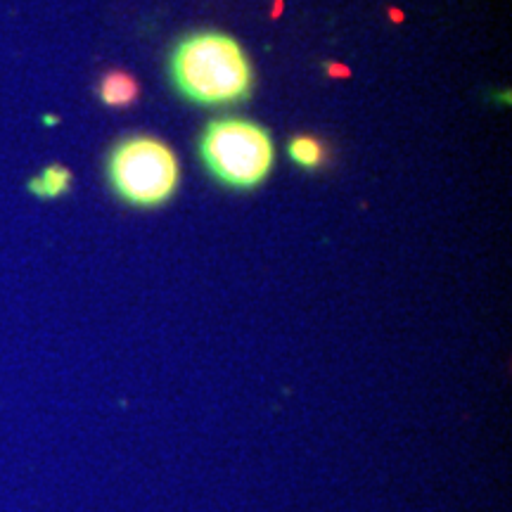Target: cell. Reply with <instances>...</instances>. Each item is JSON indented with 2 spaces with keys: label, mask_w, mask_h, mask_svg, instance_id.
Returning <instances> with one entry per match:
<instances>
[{
  "label": "cell",
  "mask_w": 512,
  "mask_h": 512,
  "mask_svg": "<svg viewBox=\"0 0 512 512\" xmlns=\"http://www.w3.org/2000/svg\"><path fill=\"white\" fill-rule=\"evenodd\" d=\"M204 166L233 190H254L271 176L275 147L271 133L249 119L211 121L200 138Z\"/></svg>",
  "instance_id": "cell-2"
},
{
  "label": "cell",
  "mask_w": 512,
  "mask_h": 512,
  "mask_svg": "<svg viewBox=\"0 0 512 512\" xmlns=\"http://www.w3.org/2000/svg\"><path fill=\"white\" fill-rule=\"evenodd\" d=\"M287 150H290V159L299 166V169L313 171V169H320L325 162V147L318 138L313 136L292 138Z\"/></svg>",
  "instance_id": "cell-5"
},
{
  "label": "cell",
  "mask_w": 512,
  "mask_h": 512,
  "mask_svg": "<svg viewBox=\"0 0 512 512\" xmlns=\"http://www.w3.org/2000/svg\"><path fill=\"white\" fill-rule=\"evenodd\" d=\"M69 183H72L69 171L60 164H53L48 166V169H43L41 174L31 181L29 188L34 190L38 197H60L69 190Z\"/></svg>",
  "instance_id": "cell-6"
},
{
  "label": "cell",
  "mask_w": 512,
  "mask_h": 512,
  "mask_svg": "<svg viewBox=\"0 0 512 512\" xmlns=\"http://www.w3.org/2000/svg\"><path fill=\"white\" fill-rule=\"evenodd\" d=\"M107 176L126 204L155 209L176 195L181 166L176 152L164 140L131 136L114 145L107 159Z\"/></svg>",
  "instance_id": "cell-3"
},
{
  "label": "cell",
  "mask_w": 512,
  "mask_h": 512,
  "mask_svg": "<svg viewBox=\"0 0 512 512\" xmlns=\"http://www.w3.org/2000/svg\"><path fill=\"white\" fill-rule=\"evenodd\" d=\"M171 83L200 107L245 102L254 91V64L235 36L219 29L192 31L169 55Z\"/></svg>",
  "instance_id": "cell-1"
},
{
  "label": "cell",
  "mask_w": 512,
  "mask_h": 512,
  "mask_svg": "<svg viewBox=\"0 0 512 512\" xmlns=\"http://www.w3.org/2000/svg\"><path fill=\"white\" fill-rule=\"evenodd\" d=\"M98 95L102 105L112 107V110H126L138 100V83L124 69H112V72L102 74Z\"/></svg>",
  "instance_id": "cell-4"
}]
</instances>
